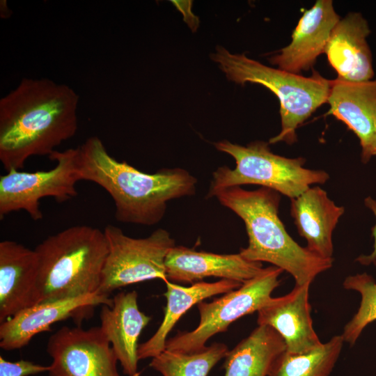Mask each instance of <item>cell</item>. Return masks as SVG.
I'll return each mask as SVG.
<instances>
[{
	"mask_svg": "<svg viewBox=\"0 0 376 376\" xmlns=\"http://www.w3.org/2000/svg\"><path fill=\"white\" fill-rule=\"evenodd\" d=\"M228 350L227 345L221 343L190 354L166 349L152 358L150 366L163 376H207Z\"/></svg>",
	"mask_w": 376,
	"mask_h": 376,
	"instance_id": "cell-23",
	"label": "cell"
},
{
	"mask_svg": "<svg viewBox=\"0 0 376 376\" xmlns=\"http://www.w3.org/2000/svg\"><path fill=\"white\" fill-rule=\"evenodd\" d=\"M165 267L168 280L187 283L214 276L242 284L263 269L262 263L247 260L240 253L218 254L176 245L169 252Z\"/></svg>",
	"mask_w": 376,
	"mask_h": 376,
	"instance_id": "cell-15",
	"label": "cell"
},
{
	"mask_svg": "<svg viewBox=\"0 0 376 376\" xmlns=\"http://www.w3.org/2000/svg\"><path fill=\"white\" fill-rule=\"evenodd\" d=\"M49 376H120L118 359L100 327L63 326L51 335Z\"/></svg>",
	"mask_w": 376,
	"mask_h": 376,
	"instance_id": "cell-10",
	"label": "cell"
},
{
	"mask_svg": "<svg viewBox=\"0 0 376 376\" xmlns=\"http://www.w3.org/2000/svg\"><path fill=\"white\" fill-rule=\"evenodd\" d=\"M221 205L244 221L249 243L240 255L252 262H267L290 274L296 285L311 284L332 267L334 259L321 258L301 246L288 233L279 214L280 194L260 187L246 190L240 186L214 192Z\"/></svg>",
	"mask_w": 376,
	"mask_h": 376,
	"instance_id": "cell-3",
	"label": "cell"
},
{
	"mask_svg": "<svg viewBox=\"0 0 376 376\" xmlns=\"http://www.w3.org/2000/svg\"><path fill=\"white\" fill-rule=\"evenodd\" d=\"M166 299L162 322L156 332L146 341L139 344V359L154 358L166 350L167 336L179 319L193 306L216 295L225 294L235 290L242 283L221 279L216 282L198 281L185 287L175 283L165 282Z\"/></svg>",
	"mask_w": 376,
	"mask_h": 376,
	"instance_id": "cell-20",
	"label": "cell"
},
{
	"mask_svg": "<svg viewBox=\"0 0 376 376\" xmlns=\"http://www.w3.org/2000/svg\"><path fill=\"white\" fill-rule=\"evenodd\" d=\"M79 97L68 85L24 78L0 100V162L21 170L33 156L49 157L78 128Z\"/></svg>",
	"mask_w": 376,
	"mask_h": 376,
	"instance_id": "cell-1",
	"label": "cell"
},
{
	"mask_svg": "<svg viewBox=\"0 0 376 376\" xmlns=\"http://www.w3.org/2000/svg\"><path fill=\"white\" fill-rule=\"evenodd\" d=\"M214 146L232 156L236 165L233 169L222 166L213 172L207 198L224 188L257 185L292 199L329 178V173L323 170L305 168L304 158L274 154L265 141H256L243 146L224 140L215 143Z\"/></svg>",
	"mask_w": 376,
	"mask_h": 376,
	"instance_id": "cell-6",
	"label": "cell"
},
{
	"mask_svg": "<svg viewBox=\"0 0 376 376\" xmlns=\"http://www.w3.org/2000/svg\"><path fill=\"white\" fill-rule=\"evenodd\" d=\"M290 200V214L299 235L307 242L306 247L321 258L334 259L332 235L345 208L318 186Z\"/></svg>",
	"mask_w": 376,
	"mask_h": 376,
	"instance_id": "cell-19",
	"label": "cell"
},
{
	"mask_svg": "<svg viewBox=\"0 0 376 376\" xmlns=\"http://www.w3.org/2000/svg\"><path fill=\"white\" fill-rule=\"evenodd\" d=\"M39 303L35 249L12 240L0 242V323Z\"/></svg>",
	"mask_w": 376,
	"mask_h": 376,
	"instance_id": "cell-12",
	"label": "cell"
},
{
	"mask_svg": "<svg viewBox=\"0 0 376 376\" xmlns=\"http://www.w3.org/2000/svg\"><path fill=\"white\" fill-rule=\"evenodd\" d=\"M111 304L112 299L95 293L30 306L1 323L0 347L6 351L21 349L34 336L49 331L52 324L70 318L80 322L92 315L95 306Z\"/></svg>",
	"mask_w": 376,
	"mask_h": 376,
	"instance_id": "cell-11",
	"label": "cell"
},
{
	"mask_svg": "<svg viewBox=\"0 0 376 376\" xmlns=\"http://www.w3.org/2000/svg\"><path fill=\"white\" fill-rule=\"evenodd\" d=\"M100 328L127 376H139L138 343L139 336L151 317L141 312L136 291L120 292L111 305L101 306Z\"/></svg>",
	"mask_w": 376,
	"mask_h": 376,
	"instance_id": "cell-16",
	"label": "cell"
},
{
	"mask_svg": "<svg viewBox=\"0 0 376 376\" xmlns=\"http://www.w3.org/2000/svg\"><path fill=\"white\" fill-rule=\"evenodd\" d=\"M340 19L331 0L316 1L299 19L290 43L269 61L294 74L308 70L318 56L324 53L332 30Z\"/></svg>",
	"mask_w": 376,
	"mask_h": 376,
	"instance_id": "cell-13",
	"label": "cell"
},
{
	"mask_svg": "<svg viewBox=\"0 0 376 376\" xmlns=\"http://www.w3.org/2000/svg\"><path fill=\"white\" fill-rule=\"evenodd\" d=\"M344 342L342 335H336L305 353L292 354L285 350L274 361L268 376H329Z\"/></svg>",
	"mask_w": 376,
	"mask_h": 376,
	"instance_id": "cell-22",
	"label": "cell"
},
{
	"mask_svg": "<svg viewBox=\"0 0 376 376\" xmlns=\"http://www.w3.org/2000/svg\"><path fill=\"white\" fill-rule=\"evenodd\" d=\"M376 155V136L370 149V157Z\"/></svg>",
	"mask_w": 376,
	"mask_h": 376,
	"instance_id": "cell-27",
	"label": "cell"
},
{
	"mask_svg": "<svg viewBox=\"0 0 376 376\" xmlns=\"http://www.w3.org/2000/svg\"><path fill=\"white\" fill-rule=\"evenodd\" d=\"M285 350L284 340L276 330L258 325L228 351L224 376H268L274 361Z\"/></svg>",
	"mask_w": 376,
	"mask_h": 376,
	"instance_id": "cell-21",
	"label": "cell"
},
{
	"mask_svg": "<svg viewBox=\"0 0 376 376\" xmlns=\"http://www.w3.org/2000/svg\"><path fill=\"white\" fill-rule=\"evenodd\" d=\"M310 285H295L290 292L272 297L258 311V324L276 330L284 340L285 350L292 354L305 353L322 345L313 326Z\"/></svg>",
	"mask_w": 376,
	"mask_h": 376,
	"instance_id": "cell-14",
	"label": "cell"
},
{
	"mask_svg": "<svg viewBox=\"0 0 376 376\" xmlns=\"http://www.w3.org/2000/svg\"><path fill=\"white\" fill-rule=\"evenodd\" d=\"M107 254L97 294L109 297L114 290L151 279L168 281L165 261L175 246L171 234L158 228L149 236L134 238L108 224L103 230Z\"/></svg>",
	"mask_w": 376,
	"mask_h": 376,
	"instance_id": "cell-7",
	"label": "cell"
},
{
	"mask_svg": "<svg viewBox=\"0 0 376 376\" xmlns=\"http://www.w3.org/2000/svg\"><path fill=\"white\" fill-rule=\"evenodd\" d=\"M211 57L229 80L241 84H259L276 95L280 102L281 130L269 139V143L296 142L297 127L327 102L331 80L318 71L304 77L265 65L244 54H232L223 47H217Z\"/></svg>",
	"mask_w": 376,
	"mask_h": 376,
	"instance_id": "cell-5",
	"label": "cell"
},
{
	"mask_svg": "<svg viewBox=\"0 0 376 376\" xmlns=\"http://www.w3.org/2000/svg\"><path fill=\"white\" fill-rule=\"evenodd\" d=\"M78 148L56 150L49 159L56 162L47 171L26 172L10 170L0 176V217L24 210L35 221L42 219L40 200L53 197L64 202L77 195Z\"/></svg>",
	"mask_w": 376,
	"mask_h": 376,
	"instance_id": "cell-9",
	"label": "cell"
},
{
	"mask_svg": "<svg viewBox=\"0 0 376 376\" xmlns=\"http://www.w3.org/2000/svg\"><path fill=\"white\" fill-rule=\"evenodd\" d=\"M49 370V366L35 364L25 360L11 362L0 357V376H28Z\"/></svg>",
	"mask_w": 376,
	"mask_h": 376,
	"instance_id": "cell-25",
	"label": "cell"
},
{
	"mask_svg": "<svg viewBox=\"0 0 376 376\" xmlns=\"http://www.w3.org/2000/svg\"><path fill=\"white\" fill-rule=\"evenodd\" d=\"M327 103L329 113L344 123L359 138L361 160L368 162L376 136V79L331 80Z\"/></svg>",
	"mask_w": 376,
	"mask_h": 376,
	"instance_id": "cell-17",
	"label": "cell"
},
{
	"mask_svg": "<svg viewBox=\"0 0 376 376\" xmlns=\"http://www.w3.org/2000/svg\"><path fill=\"white\" fill-rule=\"evenodd\" d=\"M77 148L79 180L94 182L111 196L118 221L157 224L165 215L169 201L196 193L197 179L185 169L164 168L144 173L113 157L98 136L88 138Z\"/></svg>",
	"mask_w": 376,
	"mask_h": 376,
	"instance_id": "cell-2",
	"label": "cell"
},
{
	"mask_svg": "<svg viewBox=\"0 0 376 376\" xmlns=\"http://www.w3.org/2000/svg\"><path fill=\"white\" fill-rule=\"evenodd\" d=\"M283 271L275 266L263 268L253 279L238 288L225 293L212 301L197 304L200 321L191 331L179 332L167 339L166 349L184 354L204 349L212 336L224 332L239 318L258 312L272 297V292L280 284Z\"/></svg>",
	"mask_w": 376,
	"mask_h": 376,
	"instance_id": "cell-8",
	"label": "cell"
},
{
	"mask_svg": "<svg viewBox=\"0 0 376 376\" xmlns=\"http://www.w3.org/2000/svg\"><path fill=\"white\" fill-rule=\"evenodd\" d=\"M34 249L38 304L97 293L107 254L103 230L72 226L47 237Z\"/></svg>",
	"mask_w": 376,
	"mask_h": 376,
	"instance_id": "cell-4",
	"label": "cell"
},
{
	"mask_svg": "<svg viewBox=\"0 0 376 376\" xmlns=\"http://www.w3.org/2000/svg\"><path fill=\"white\" fill-rule=\"evenodd\" d=\"M373 264L376 266V260ZM343 285L346 290L357 291L361 297L357 312L345 324L341 334L345 342L353 345L364 328L376 320V281L364 272L348 276Z\"/></svg>",
	"mask_w": 376,
	"mask_h": 376,
	"instance_id": "cell-24",
	"label": "cell"
},
{
	"mask_svg": "<svg viewBox=\"0 0 376 376\" xmlns=\"http://www.w3.org/2000/svg\"><path fill=\"white\" fill-rule=\"evenodd\" d=\"M365 205L374 214L376 219V201L367 197L364 201ZM372 236L374 239L373 251L369 255H361L356 260L363 265H369L376 260V223L372 228Z\"/></svg>",
	"mask_w": 376,
	"mask_h": 376,
	"instance_id": "cell-26",
	"label": "cell"
},
{
	"mask_svg": "<svg viewBox=\"0 0 376 376\" xmlns=\"http://www.w3.org/2000/svg\"><path fill=\"white\" fill-rule=\"evenodd\" d=\"M370 33L368 21L359 13H350L336 24L324 54L338 79L363 81L373 77L372 54L366 40Z\"/></svg>",
	"mask_w": 376,
	"mask_h": 376,
	"instance_id": "cell-18",
	"label": "cell"
}]
</instances>
